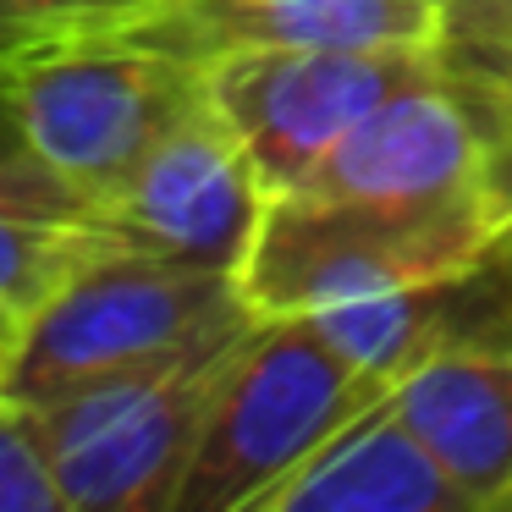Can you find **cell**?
Wrapping results in <instances>:
<instances>
[{"mask_svg":"<svg viewBox=\"0 0 512 512\" xmlns=\"http://www.w3.org/2000/svg\"><path fill=\"white\" fill-rule=\"evenodd\" d=\"M270 204L254 155L210 100V111L182 122L89 221L127 248L243 276Z\"/></svg>","mask_w":512,"mask_h":512,"instance_id":"52a82bcc","label":"cell"},{"mask_svg":"<svg viewBox=\"0 0 512 512\" xmlns=\"http://www.w3.org/2000/svg\"><path fill=\"white\" fill-rule=\"evenodd\" d=\"M127 34L215 67L281 45H441L430 0H155Z\"/></svg>","mask_w":512,"mask_h":512,"instance_id":"9c48e42d","label":"cell"},{"mask_svg":"<svg viewBox=\"0 0 512 512\" xmlns=\"http://www.w3.org/2000/svg\"><path fill=\"white\" fill-rule=\"evenodd\" d=\"M248 331L39 402L67 512H177L204 419Z\"/></svg>","mask_w":512,"mask_h":512,"instance_id":"5b68a950","label":"cell"},{"mask_svg":"<svg viewBox=\"0 0 512 512\" xmlns=\"http://www.w3.org/2000/svg\"><path fill=\"white\" fill-rule=\"evenodd\" d=\"M28 144L89 204V215L199 111H210V67L149 45L127 28L78 34L0 61Z\"/></svg>","mask_w":512,"mask_h":512,"instance_id":"7a4b0ae2","label":"cell"},{"mask_svg":"<svg viewBox=\"0 0 512 512\" xmlns=\"http://www.w3.org/2000/svg\"><path fill=\"white\" fill-rule=\"evenodd\" d=\"M441 72V45H281L210 67V100L254 155L270 199H287L391 94Z\"/></svg>","mask_w":512,"mask_h":512,"instance_id":"8992f818","label":"cell"},{"mask_svg":"<svg viewBox=\"0 0 512 512\" xmlns=\"http://www.w3.org/2000/svg\"><path fill=\"white\" fill-rule=\"evenodd\" d=\"M265 314L254 309L243 276L188 265L149 248L105 243L34 320L17 331L6 397L50 402L89 380L166 364L193 347L226 342Z\"/></svg>","mask_w":512,"mask_h":512,"instance_id":"6da1fadb","label":"cell"},{"mask_svg":"<svg viewBox=\"0 0 512 512\" xmlns=\"http://www.w3.org/2000/svg\"><path fill=\"white\" fill-rule=\"evenodd\" d=\"M441 56L512 83V0H457L441 17Z\"/></svg>","mask_w":512,"mask_h":512,"instance_id":"2e32d148","label":"cell"},{"mask_svg":"<svg viewBox=\"0 0 512 512\" xmlns=\"http://www.w3.org/2000/svg\"><path fill=\"white\" fill-rule=\"evenodd\" d=\"M512 237L479 204H380L287 193L243 265L259 314H320L369 303L479 265Z\"/></svg>","mask_w":512,"mask_h":512,"instance_id":"277c9868","label":"cell"},{"mask_svg":"<svg viewBox=\"0 0 512 512\" xmlns=\"http://www.w3.org/2000/svg\"><path fill=\"white\" fill-rule=\"evenodd\" d=\"M353 364L391 380L446 353H512V237L479 265L369 303L309 314Z\"/></svg>","mask_w":512,"mask_h":512,"instance_id":"ba28073f","label":"cell"},{"mask_svg":"<svg viewBox=\"0 0 512 512\" xmlns=\"http://www.w3.org/2000/svg\"><path fill=\"white\" fill-rule=\"evenodd\" d=\"M430 6H435V12H441V17H446V12H452V6H457V0H430Z\"/></svg>","mask_w":512,"mask_h":512,"instance_id":"ac0fdd59","label":"cell"},{"mask_svg":"<svg viewBox=\"0 0 512 512\" xmlns=\"http://www.w3.org/2000/svg\"><path fill=\"white\" fill-rule=\"evenodd\" d=\"M17 331H23V325L0 320V380H6V369H12V347H17Z\"/></svg>","mask_w":512,"mask_h":512,"instance_id":"e0dca14e","label":"cell"},{"mask_svg":"<svg viewBox=\"0 0 512 512\" xmlns=\"http://www.w3.org/2000/svg\"><path fill=\"white\" fill-rule=\"evenodd\" d=\"M0 210L12 215H39V221H89V204L39 160L17 122L12 100L0 89Z\"/></svg>","mask_w":512,"mask_h":512,"instance_id":"9a60e30c","label":"cell"},{"mask_svg":"<svg viewBox=\"0 0 512 512\" xmlns=\"http://www.w3.org/2000/svg\"><path fill=\"white\" fill-rule=\"evenodd\" d=\"M386 397L391 380L353 364L309 314H265L215 391L177 512H259L281 479Z\"/></svg>","mask_w":512,"mask_h":512,"instance_id":"3957f363","label":"cell"},{"mask_svg":"<svg viewBox=\"0 0 512 512\" xmlns=\"http://www.w3.org/2000/svg\"><path fill=\"white\" fill-rule=\"evenodd\" d=\"M391 408L430 446L474 512H512V353H446L391 386Z\"/></svg>","mask_w":512,"mask_h":512,"instance_id":"30bf717a","label":"cell"},{"mask_svg":"<svg viewBox=\"0 0 512 512\" xmlns=\"http://www.w3.org/2000/svg\"><path fill=\"white\" fill-rule=\"evenodd\" d=\"M111 237L94 221H39L0 210V320L28 325Z\"/></svg>","mask_w":512,"mask_h":512,"instance_id":"7c38bea8","label":"cell"},{"mask_svg":"<svg viewBox=\"0 0 512 512\" xmlns=\"http://www.w3.org/2000/svg\"><path fill=\"white\" fill-rule=\"evenodd\" d=\"M0 512H67L39 408L0 391Z\"/></svg>","mask_w":512,"mask_h":512,"instance_id":"4fadbf2b","label":"cell"},{"mask_svg":"<svg viewBox=\"0 0 512 512\" xmlns=\"http://www.w3.org/2000/svg\"><path fill=\"white\" fill-rule=\"evenodd\" d=\"M259 512H474V507L386 397L364 419L347 424L342 435H331L298 474L281 479L259 501Z\"/></svg>","mask_w":512,"mask_h":512,"instance_id":"8fae6325","label":"cell"},{"mask_svg":"<svg viewBox=\"0 0 512 512\" xmlns=\"http://www.w3.org/2000/svg\"><path fill=\"white\" fill-rule=\"evenodd\" d=\"M144 6H155V0H144Z\"/></svg>","mask_w":512,"mask_h":512,"instance_id":"d6986e66","label":"cell"},{"mask_svg":"<svg viewBox=\"0 0 512 512\" xmlns=\"http://www.w3.org/2000/svg\"><path fill=\"white\" fill-rule=\"evenodd\" d=\"M144 12V0H0V61L56 45V39L133 28Z\"/></svg>","mask_w":512,"mask_h":512,"instance_id":"5bb4252c","label":"cell"}]
</instances>
